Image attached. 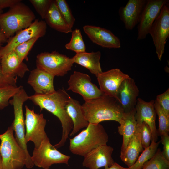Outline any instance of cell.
Returning a JSON list of instances; mask_svg holds the SVG:
<instances>
[{"instance_id":"obj_26","label":"cell","mask_w":169,"mask_h":169,"mask_svg":"<svg viewBox=\"0 0 169 169\" xmlns=\"http://www.w3.org/2000/svg\"><path fill=\"white\" fill-rule=\"evenodd\" d=\"M44 19L47 24L58 32L65 33L72 32V28L62 17L55 0H53Z\"/></svg>"},{"instance_id":"obj_6","label":"cell","mask_w":169,"mask_h":169,"mask_svg":"<svg viewBox=\"0 0 169 169\" xmlns=\"http://www.w3.org/2000/svg\"><path fill=\"white\" fill-rule=\"evenodd\" d=\"M10 100L9 104L13 106L14 119L11 124L15 133V138L19 146L25 151L27 157L28 168H31L34 166L28 150L25 140V120L23 115V106L24 103L28 100L29 96L22 86L20 90Z\"/></svg>"},{"instance_id":"obj_4","label":"cell","mask_w":169,"mask_h":169,"mask_svg":"<svg viewBox=\"0 0 169 169\" xmlns=\"http://www.w3.org/2000/svg\"><path fill=\"white\" fill-rule=\"evenodd\" d=\"M35 18L30 8L21 1L0 14V28L8 40L15 33L29 27Z\"/></svg>"},{"instance_id":"obj_14","label":"cell","mask_w":169,"mask_h":169,"mask_svg":"<svg viewBox=\"0 0 169 169\" xmlns=\"http://www.w3.org/2000/svg\"><path fill=\"white\" fill-rule=\"evenodd\" d=\"M129 77L119 69L116 68L102 72L97 77L101 91L104 95L114 98L118 101L117 93L119 87L123 81Z\"/></svg>"},{"instance_id":"obj_31","label":"cell","mask_w":169,"mask_h":169,"mask_svg":"<svg viewBox=\"0 0 169 169\" xmlns=\"http://www.w3.org/2000/svg\"><path fill=\"white\" fill-rule=\"evenodd\" d=\"M154 107L156 114L159 119V129L158 131V135L161 137L168 134L169 132V118L164 113L157 102H154Z\"/></svg>"},{"instance_id":"obj_33","label":"cell","mask_w":169,"mask_h":169,"mask_svg":"<svg viewBox=\"0 0 169 169\" xmlns=\"http://www.w3.org/2000/svg\"><path fill=\"white\" fill-rule=\"evenodd\" d=\"M39 38L38 37L33 38L18 45L15 48L14 50L20 62H23L24 59L28 60L27 56L29 52Z\"/></svg>"},{"instance_id":"obj_7","label":"cell","mask_w":169,"mask_h":169,"mask_svg":"<svg viewBox=\"0 0 169 169\" xmlns=\"http://www.w3.org/2000/svg\"><path fill=\"white\" fill-rule=\"evenodd\" d=\"M73 64L72 58L55 51L41 53L36 56V68L54 77L66 74L71 70Z\"/></svg>"},{"instance_id":"obj_36","label":"cell","mask_w":169,"mask_h":169,"mask_svg":"<svg viewBox=\"0 0 169 169\" xmlns=\"http://www.w3.org/2000/svg\"><path fill=\"white\" fill-rule=\"evenodd\" d=\"M155 100L169 118V89L157 95Z\"/></svg>"},{"instance_id":"obj_18","label":"cell","mask_w":169,"mask_h":169,"mask_svg":"<svg viewBox=\"0 0 169 169\" xmlns=\"http://www.w3.org/2000/svg\"><path fill=\"white\" fill-rule=\"evenodd\" d=\"M147 0H129L119 10L120 19L128 30L133 29L138 24Z\"/></svg>"},{"instance_id":"obj_25","label":"cell","mask_w":169,"mask_h":169,"mask_svg":"<svg viewBox=\"0 0 169 169\" xmlns=\"http://www.w3.org/2000/svg\"><path fill=\"white\" fill-rule=\"evenodd\" d=\"M143 150L141 142L139 127L137 125L135 134L129 141L125 152L120 155V157L128 167H130L135 163L140 153L142 152Z\"/></svg>"},{"instance_id":"obj_5","label":"cell","mask_w":169,"mask_h":169,"mask_svg":"<svg viewBox=\"0 0 169 169\" xmlns=\"http://www.w3.org/2000/svg\"><path fill=\"white\" fill-rule=\"evenodd\" d=\"M12 125L0 134V152L2 169H21L27 164L26 154L19 146L13 135Z\"/></svg>"},{"instance_id":"obj_28","label":"cell","mask_w":169,"mask_h":169,"mask_svg":"<svg viewBox=\"0 0 169 169\" xmlns=\"http://www.w3.org/2000/svg\"><path fill=\"white\" fill-rule=\"evenodd\" d=\"M71 32V40L65 45L66 49L75 52L76 54L86 52V46L80 30L76 28Z\"/></svg>"},{"instance_id":"obj_3","label":"cell","mask_w":169,"mask_h":169,"mask_svg":"<svg viewBox=\"0 0 169 169\" xmlns=\"http://www.w3.org/2000/svg\"><path fill=\"white\" fill-rule=\"evenodd\" d=\"M69 140L70 151L74 154L84 156L92 150L106 145L108 136L100 123H89L85 129Z\"/></svg>"},{"instance_id":"obj_13","label":"cell","mask_w":169,"mask_h":169,"mask_svg":"<svg viewBox=\"0 0 169 169\" xmlns=\"http://www.w3.org/2000/svg\"><path fill=\"white\" fill-rule=\"evenodd\" d=\"M169 3L168 0H147L137 26V40L146 38L161 8Z\"/></svg>"},{"instance_id":"obj_35","label":"cell","mask_w":169,"mask_h":169,"mask_svg":"<svg viewBox=\"0 0 169 169\" xmlns=\"http://www.w3.org/2000/svg\"><path fill=\"white\" fill-rule=\"evenodd\" d=\"M137 125L139 127L142 145L144 149H145L148 147L151 144V141L152 138L151 132L149 126L144 122L140 125Z\"/></svg>"},{"instance_id":"obj_1","label":"cell","mask_w":169,"mask_h":169,"mask_svg":"<svg viewBox=\"0 0 169 169\" xmlns=\"http://www.w3.org/2000/svg\"><path fill=\"white\" fill-rule=\"evenodd\" d=\"M70 97L64 89H59L49 94H35L29 96L28 100L39 106L40 111L44 109L56 116L59 120L62 129V136L59 142L54 146L56 149L64 145L73 128V122L65 108Z\"/></svg>"},{"instance_id":"obj_15","label":"cell","mask_w":169,"mask_h":169,"mask_svg":"<svg viewBox=\"0 0 169 169\" xmlns=\"http://www.w3.org/2000/svg\"><path fill=\"white\" fill-rule=\"evenodd\" d=\"M154 100L146 102L140 98L137 99L135 106V118L137 125L143 122L149 126L152 133L151 141L156 142L158 134L156 125V112L154 107Z\"/></svg>"},{"instance_id":"obj_17","label":"cell","mask_w":169,"mask_h":169,"mask_svg":"<svg viewBox=\"0 0 169 169\" xmlns=\"http://www.w3.org/2000/svg\"><path fill=\"white\" fill-rule=\"evenodd\" d=\"M83 29L93 43L102 47L118 49L121 47L119 38L108 29L90 25L84 26Z\"/></svg>"},{"instance_id":"obj_22","label":"cell","mask_w":169,"mask_h":169,"mask_svg":"<svg viewBox=\"0 0 169 169\" xmlns=\"http://www.w3.org/2000/svg\"><path fill=\"white\" fill-rule=\"evenodd\" d=\"M135 108L129 112H124L119 123L118 132L123 137L120 155L125 152L129 141L136 131L137 124L135 118Z\"/></svg>"},{"instance_id":"obj_21","label":"cell","mask_w":169,"mask_h":169,"mask_svg":"<svg viewBox=\"0 0 169 169\" xmlns=\"http://www.w3.org/2000/svg\"><path fill=\"white\" fill-rule=\"evenodd\" d=\"M1 64L3 73L8 76L22 78L29 71L26 64L19 61L14 50L1 57Z\"/></svg>"},{"instance_id":"obj_40","label":"cell","mask_w":169,"mask_h":169,"mask_svg":"<svg viewBox=\"0 0 169 169\" xmlns=\"http://www.w3.org/2000/svg\"><path fill=\"white\" fill-rule=\"evenodd\" d=\"M105 169H129L128 167L125 168L122 167L116 162L114 164L110 167L106 166L105 167Z\"/></svg>"},{"instance_id":"obj_20","label":"cell","mask_w":169,"mask_h":169,"mask_svg":"<svg viewBox=\"0 0 169 169\" xmlns=\"http://www.w3.org/2000/svg\"><path fill=\"white\" fill-rule=\"evenodd\" d=\"M54 77L47 72L36 68L30 72L28 83L33 88L35 94L47 95L54 92Z\"/></svg>"},{"instance_id":"obj_38","label":"cell","mask_w":169,"mask_h":169,"mask_svg":"<svg viewBox=\"0 0 169 169\" xmlns=\"http://www.w3.org/2000/svg\"><path fill=\"white\" fill-rule=\"evenodd\" d=\"M161 142L163 145V151L162 153L168 160L169 161V136L166 134L161 137Z\"/></svg>"},{"instance_id":"obj_12","label":"cell","mask_w":169,"mask_h":169,"mask_svg":"<svg viewBox=\"0 0 169 169\" xmlns=\"http://www.w3.org/2000/svg\"><path fill=\"white\" fill-rule=\"evenodd\" d=\"M68 90L81 95L85 101L101 97L104 95L96 85L91 82L87 74L74 71L68 81Z\"/></svg>"},{"instance_id":"obj_16","label":"cell","mask_w":169,"mask_h":169,"mask_svg":"<svg viewBox=\"0 0 169 169\" xmlns=\"http://www.w3.org/2000/svg\"><path fill=\"white\" fill-rule=\"evenodd\" d=\"M113 150L107 144L92 150L84 156L83 166L89 169L110 166L115 162L112 157Z\"/></svg>"},{"instance_id":"obj_2","label":"cell","mask_w":169,"mask_h":169,"mask_svg":"<svg viewBox=\"0 0 169 169\" xmlns=\"http://www.w3.org/2000/svg\"><path fill=\"white\" fill-rule=\"evenodd\" d=\"M82 106L86 119L92 124H99L106 120H114L119 123L124 112L116 99L105 95L86 101Z\"/></svg>"},{"instance_id":"obj_23","label":"cell","mask_w":169,"mask_h":169,"mask_svg":"<svg viewBox=\"0 0 169 169\" xmlns=\"http://www.w3.org/2000/svg\"><path fill=\"white\" fill-rule=\"evenodd\" d=\"M66 111L73 124L70 136H74L80 129L86 127L89 123L86 119L79 102L70 97L65 107Z\"/></svg>"},{"instance_id":"obj_37","label":"cell","mask_w":169,"mask_h":169,"mask_svg":"<svg viewBox=\"0 0 169 169\" xmlns=\"http://www.w3.org/2000/svg\"><path fill=\"white\" fill-rule=\"evenodd\" d=\"M1 58L0 55V86L7 85L16 86L17 77L7 76L3 73L1 64Z\"/></svg>"},{"instance_id":"obj_8","label":"cell","mask_w":169,"mask_h":169,"mask_svg":"<svg viewBox=\"0 0 169 169\" xmlns=\"http://www.w3.org/2000/svg\"><path fill=\"white\" fill-rule=\"evenodd\" d=\"M70 158L59 151L50 143L48 137L42 141L38 148H34L31 156L34 165L44 169H49L55 164L68 165Z\"/></svg>"},{"instance_id":"obj_34","label":"cell","mask_w":169,"mask_h":169,"mask_svg":"<svg viewBox=\"0 0 169 169\" xmlns=\"http://www.w3.org/2000/svg\"><path fill=\"white\" fill-rule=\"evenodd\" d=\"M35 10L42 19H44L53 0H30Z\"/></svg>"},{"instance_id":"obj_41","label":"cell","mask_w":169,"mask_h":169,"mask_svg":"<svg viewBox=\"0 0 169 169\" xmlns=\"http://www.w3.org/2000/svg\"><path fill=\"white\" fill-rule=\"evenodd\" d=\"M8 39L1 31L0 28V47L3 43L7 41Z\"/></svg>"},{"instance_id":"obj_39","label":"cell","mask_w":169,"mask_h":169,"mask_svg":"<svg viewBox=\"0 0 169 169\" xmlns=\"http://www.w3.org/2000/svg\"><path fill=\"white\" fill-rule=\"evenodd\" d=\"M21 0H0V10L7 8H10L17 3L21 1Z\"/></svg>"},{"instance_id":"obj_19","label":"cell","mask_w":169,"mask_h":169,"mask_svg":"<svg viewBox=\"0 0 169 169\" xmlns=\"http://www.w3.org/2000/svg\"><path fill=\"white\" fill-rule=\"evenodd\" d=\"M139 93L138 87L133 79L129 77L123 81L118 89L117 97L124 112L135 108Z\"/></svg>"},{"instance_id":"obj_30","label":"cell","mask_w":169,"mask_h":169,"mask_svg":"<svg viewBox=\"0 0 169 169\" xmlns=\"http://www.w3.org/2000/svg\"><path fill=\"white\" fill-rule=\"evenodd\" d=\"M22 86L7 85L0 86V110L9 105L10 99L17 93Z\"/></svg>"},{"instance_id":"obj_27","label":"cell","mask_w":169,"mask_h":169,"mask_svg":"<svg viewBox=\"0 0 169 169\" xmlns=\"http://www.w3.org/2000/svg\"><path fill=\"white\" fill-rule=\"evenodd\" d=\"M161 142V141L156 142L151 141L150 145L144 150L135 163L128 167L129 169H142L144 164L155 154Z\"/></svg>"},{"instance_id":"obj_10","label":"cell","mask_w":169,"mask_h":169,"mask_svg":"<svg viewBox=\"0 0 169 169\" xmlns=\"http://www.w3.org/2000/svg\"><path fill=\"white\" fill-rule=\"evenodd\" d=\"M25 141L27 144L28 141H32L34 148H38L42 141L48 137L45 131L46 120L43 114L35 113L33 108L31 110L25 105Z\"/></svg>"},{"instance_id":"obj_29","label":"cell","mask_w":169,"mask_h":169,"mask_svg":"<svg viewBox=\"0 0 169 169\" xmlns=\"http://www.w3.org/2000/svg\"><path fill=\"white\" fill-rule=\"evenodd\" d=\"M142 169H169V161L165 157L161 149L158 148Z\"/></svg>"},{"instance_id":"obj_32","label":"cell","mask_w":169,"mask_h":169,"mask_svg":"<svg viewBox=\"0 0 169 169\" xmlns=\"http://www.w3.org/2000/svg\"><path fill=\"white\" fill-rule=\"evenodd\" d=\"M57 8L62 17L69 26L72 28L75 19L68 4L65 0H55Z\"/></svg>"},{"instance_id":"obj_43","label":"cell","mask_w":169,"mask_h":169,"mask_svg":"<svg viewBox=\"0 0 169 169\" xmlns=\"http://www.w3.org/2000/svg\"><path fill=\"white\" fill-rule=\"evenodd\" d=\"M3 12V10H0V14L2 13Z\"/></svg>"},{"instance_id":"obj_24","label":"cell","mask_w":169,"mask_h":169,"mask_svg":"<svg viewBox=\"0 0 169 169\" xmlns=\"http://www.w3.org/2000/svg\"><path fill=\"white\" fill-rule=\"evenodd\" d=\"M101 55L100 51L85 52L76 54L72 59L74 63L86 68L97 77L102 72L100 62Z\"/></svg>"},{"instance_id":"obj_11","label":"cell","mask_w":169,"mask_h":169,"mask_svg":"<svg viewBox=\"0 0 169 169\" xmlns=\"http://www.w3.org/2000/svg\"><path fill=\"white\" fill-rule=\"evenodd\" d=\"M47 24L45 21L35 19L28 27L20 30L14 36L9 38L7 44L0 47V55L2 57L13 50L18 45L33 38L43 37L46 34Z\"/></svg>"},{"instance_id":"obj_9","label":"cell","mask_w":169,"mask_h":169,"mask_svg":"<svg viewBox=\"0 0 169 169\" xmlns=\"http://www.w3.org/2000/svg\"><path fill=\"white\" fill-rule=\"evenodd\" d=\"M168 3L162 7L149 33L152 38L157 57L160 61L164 53L165 45L169 36Z\"/></svg>"},{"instance_id":"obj_42","label":"cell","mask_w":169,"mask_h":169,"mask_svg":"<svg viewBox=\"0 0 169 169\" xmlns=\"http://www.w3.org/2000/svg\"><path fill=\"white\" fill-rule=\"evenodd\" d=\"M0 169H2V157L0 152Z\"/></svg>"}]
</instances>
